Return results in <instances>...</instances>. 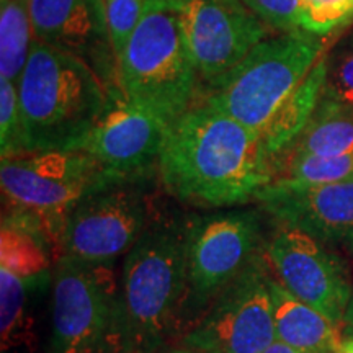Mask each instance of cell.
Here are the masks:
<instances>
[{
	"label": "cell",
	"instance_id": "24",
	"mask_svg": "<svg viewBox=\"0 0 353 353\" xmlns=\"http://www.w3.org/2000/svg\"><path fill=\"white\" fill-rule=\"evenodd\" d=\"M0 151L2 159L23 154L19 87L6 79H0Z\"/></svg>",
	"mask_w": 353,
	"mask_h": 353
},
{
	"label": "cell",
	"instance_id": "14",
	"mask_svg": "<svg viewBox=\"0 0 353 353\" xmlns=\"http://www.w3.org/2000/svg\"><path fill=\"white\" fill-rule=\"evenodd\" d=\"M34 39L90 65L112 90L123 92L103 0H30Z\"/></svg>",
	"mask_w": 353,
	"mask_h": 353
},
{
	"label": "cell",
	"instance_id": "29",
	"mask_svg": "<svg viewBox=\"0 0 353 353\" xmlns=\"http://www.w3.org/2000/svg\"><path fill=\"white\" fill-rule=\"evenodd\" d=\"M343 330H345L347 337L353 339V296L350 299V304H348L345 322H343Z\"/></svg>",
	"mask_w": 353,
	"mask_h": 353
},
{
	"label": "cell",
	"instance_id": "32",
	"mask_svg": "<svg viewBox=\"0 0 353 353\" xmlns=\"http://www.w3.org/2000/svg\"><path fill=\"white\" fill-rule=\"evenodd\" d=\"M352 20H353V0H352Z\"/></svg>",
	"mask_w": 353,
	"mask_h": 353
},
{
	"label": "cell",
	"instance_id": "7",
	"mask_svg": "<svg viewBox=\"0 0 353 353\" xmlns=\"http://www.w3.org/2000/svg\"><path fill=\"white\" fill-rule=\"evenodd\" d=\"M50 353H121L120 285L112 263L56 260Z\"/></svg>",
	"mask_w": 353,
	"mask_h": 353
},
{
	"label": "cell",
	"instance_id": "15",
	"mask_svg": "<svg viewBox=\"0 0 353 353\" xmlns=\"http://www.w3.org/2000/svg\"><path fill=\"white\" fill-rule=\"evenodd\" d=\"M280 224L353 249V176L325 185H267L255 198Z\"/></svg>",
	"mask_w": 353,
	"mask_h": 353
},
{
	"label": "cell",
	"instance_id": "6",
	"mask_svg": "<svg viewBox=\"0 0 353 353\" xmlns=\"http://www.w3.org/2000/svg\"><path fill=\"white\" fill-rule=\"evenodd\" d=\"M126 180L108 172L83 151H43L2 159L0 185L8 210L32 216L41 224L54 245L70 211L83 198Z\"/></svg>",
	"mask_w": 353,
	"mask_h": 353
},
{
	"label": "cell",
	"instance_id": "23",
	"mask_svg": "<svg viewBox=\"0 0 353 353\" xmlns=\"http://www.w3.org/2000/svg\"><path fill=\"white\" fill-rule=\"evenodd\" d=\"M322 95L353 107V32L325 52V81Z\"/></svg>",
	"mask_w": 353,
	"mask_h": 353
},
{
	"label": "cell",
	"instance_id": "17",
	"mask_svg": "<svg viewBox=\"0 0 353 353\" xmlns=\"http://www.w3.org/2000/svg\"><path fill=\"white\" fill-rule=\"evenodd\" d=\"M270 291L276 339L299 353H339L343 341L342 327L294 298L275 276L270 278Z\"/></svg>",
	"mask_w": 353,
	"mask_h": 353
},
{
	"label": "cell",
	"instance_id": "31",
	"mask_svg": "<svg viewBox=\"0 0 353 353\" xmlns=\"http://www.w3.org/2000/svg\"><path fill=\"white\" fill-rule=\"evenodd\" d=\"M176 353H196V352H192V350H190V352H176Z\"/></svg>",
	"mask_w": 353,
	"mask_h": 353
},
{
	"label": "cell",
	"instance_id": "10",
	"mask_svg": "<svg viewBox=\"0 0 353 353\" xmlns=\"http://www.w3.org/2000/svg\"><path fill=\"white\" fill-rule=\"evenodd\" d=\"M265 259L286 291L343 329L353 288L342 259L314 237L280 223L265 244Z\"/></svg>",
	"mask_w": 353,
	"mask_h": 353
},
{
	"label": "cell",
	"instance_id": "18",
	"mask_svg": "<svg viewBox=\"0 0 353 353\" xmlns=\"http://www.w3.org/2000/svg\"><path fill=\"white\" fill-rule=\"evenodd\" d=\"M281 156H353V107L322 95L306 126Z\"/></svg>",
	"mask_w": 353,
	"mask_h": 353
},
{
	"label": "cell",
	"instance_id": "20",
	"mask_svg": "<svg viewBox=\"0 0 353 353\" xmlns=\"http://www.w3.org/2000/svg\"><path fill=\"white\" fill-rule=\"evenodd\" d=\"M33 41L30 0H0V79L19 82Z\"/></svg>",
	"mask_w": 353,
	"mask_h": 353
},
{
	"label": "cell",
	"instance_id": "9",
	"mask_svg": "<svg viewBox=\"0 0 353 353\" xmlns=\"http://www.w3.org/2000/svg\"><path fill=\"white\" fill-rule=\"evenodd\" d=\"M270 267L257 255L193 327L185 345L196 353H262L276 341Z\"/></svg>",
	"mask_w": 353,
	"mask_h": 353
},
{
	"label": "cell",
	"instance_id": "16",
	"mask_svg": "<svg viewBox=\"0 0 353 353\" xmlns=\"http://www.w3.org/2000/svg\"><path fill=\"white\" fill-rule=\"evenodd\" d=\"M51 259L57 260L56 250L41 224L32 216L8 210L0 228V270L37 286L50 275Z\"/></svg>",
	"mask_w": 353,
	"mask_h": 353
},
{
	"label": "cell",
	"instance_id": "21",
	"mask_svg": "<svg viewBox=\"0 0 353 353\" xmlns=\"http://www.w3.org/2000/svg\"><path fill=\"white\" fill-rule=\"evenodd\" d=\"M270 183L268 185H325L353 176V156L316 157L281 156L270 157Z\"/></svg>",
	"mask_w": 353,
	"mask_h": 353
},
{
	"label": "cell",
	"instance_id": "11",
	"mask_svg": "<svg viewBox=\"0 0 353 353\" xmlns=\"http://www.w3.org/2000/svg\"><path fill=\"white\" fill-rule=\"evenodd\" d=\"M260 241L255 211L190 218L187 304L203 306L218 296L257 257Z\"/></svg>",
	"mask_w": 353,
	"mask_h": 353
},
{
	"label": "cell",
	"instance_id": "3",
	"mask_svg": "<svg viewBox=\"0 0 353 353\" xmlns=\"http://www.w3.org/2000/svg\"><path fill=\"white\" fill-rule=\"evenodd\" d=\"M190 219L157 218L126 254L120 281L121 353H149L188 299Z\"/></svg>",
	"mask_w": 353,
	"mask_h": 353
},
{
	"label": "cell",
	"instance_id": "13",
	"mask_svg": "<svg viewBox=\"0 0 353 353\" xmlns=\"http://www.w3.org/2000/svg\"><path fill=\"white\" fill-rule=\"evenodd\" d=\"M169 126L170 123L151 110L132 103L125 94H117L76 151L87 152L120 176H148L157 169Z\"/></svg>",
	"mask_w": 353,
	"mask_h": 353
},
{
	"label": "cell",
	"instance_id": "12",
	"mask_svg": "<svg viewBox=\"0 0 353 353\" xmlns=\"http://www.w3.org/2000/svg\"><path fill=\"white\" fill-rule=\"evenodd\" d=\"M198 74L206 83L236 68L267 37L263 21L242 0H179Z\"/></svg>",
	"mask_w": 353,
	"mask_h": 353
},
{
	"label": "cell",
	"instance_id": "30",
	"mask_svg": "<svg viewBox=\"0 0 353 353\" xmlns=\"http://www.w3.org/2000/svg\"><path fill=\"white\" fill-rule=\"evenodd\" d=\"M339 353H353V339L352 337H345L342 341V345H341V350Z\"/></svg>",
	"mask_w": 353,
	"mask_h": 353
},
{
	"label": "cell",
	"instance_id": "1",
	"mask_svg": "<svg viewBox=\"0 0 353 353\" xmlns=\"http://www.w3.org/2000/svg\"><path fill=\"white\" fill-rule=\"evenodd\" d=\"M157 170L170 195L205 208L255 200L272 179L257 132L205 100L170 123Z\"/></svg>",
	"mask_w": 353,
	"mask_h": 353
},
{
	"label": "cell",
	"instance_id": "25",
	"mask_svg": "<svg viewBox=\"0 0 353 353\" xmlns=\"http://www.w3.org/2000/svg\"><path fill=\"white\" fill-rule=\"evenodd\" d=\"M105 17L118 64L138 26L144 10V0H103Z\"/></svg>",
	"mask_w": 353,
	"mask_h": 353
},
{
	"label": "cell",
	"instance_id": "4",
	"mask_svg": "<svg viewBox=\"0 0 353 353\" xmlns=\"http://www.w3.org/2000/svg\"><path fill=\"white\" fill-rule=\"evenodd\" d=\"M198 77L179 0H144L143 17L120 59L123 94L172 123L195 103Z\"/></svg>",
	"mask_w": 353,
	"mask_h": 353
},
{
	"label": "cell",
	"instance_id": "19",
	"mask_svg": "<svg viewBox=\"0 0 353 353\" xmlns=\"http://www.w3.org/2000/svg\"><path fill=\"white\" fill-rule=\"evenodd\" d=\"M325 81V52L303 82L291 92L260 134L268 156H275L301 132L319 103Z\"/></svg>",
	"mask_w": 353,
	"mask_h": 353
},
{
	"label": "cell",
	"instance_id": "2",
	"mask_svg": "<svg viewBox=\"0 0 353 353\" xmlns=\"http://www.w3.org/2000/svg\"><path fill=\"white\" fill-rule=\"evenodd\" d=\"M19 87L23 154L76 151L117 94L90 65L34 39Z\"/></svg>",
	"mask_w": 353,
	"mask_h": 353
},
{
	"label": "cell",
	"instance_id": "8",
	"mask_svg": "<svg viewBox=\"0 0 353 353\" xmlns=\"http://www.w3.org/2000/svg\"><path fill=\"white\" fill-rule=\"evenodd\" d=\"M145 179L120 180L83 198L65 221L57 259L113 263L130 252L151 224Z\"/></svg>",
	"mask_w": 353,
	"mask_h": 353
},
{
	"label": "cell",
	"instance_id": "26",
	"mask_svg": "<svg viewBox=\"0 0 353 353\" xmlns=\"http://www.w3.org/2000/svg\"><path fill=\"white\" fill-rule=\"evenodd\" d=\"M303 30L325 34L352 20V0H301Z\"/></svg>",
	"mask_w": 353,
	"mask_h": 353
},
{
	"label": "cell",
	"instance_id": "22",
	"mask_svg": "<svg viewBox=\"0 0 353 353\" xmlns=\"http://www.w3.org/2000/svg\"><path fill=\"white\" fill-rule=\"evenodd\" d=\"M33 286L10 272L0 270V330H2V350L21 342L26 330V304L28 291Z\"/></svg>",
	"mask_w": 353,
	"mask_h": 353
},
{
	"label": "cell",
	"instance_id": "27",
	"mask_svg": "<svg viewBox=\"0 0 353 353\" xmlns=\"http://www.w3.org/2000/svg\"><path fill=\"white\" fill-rule=\"evenodd\" d=\"M265 25L280 33L303 30L301 0H242Z\"/></svg>",
	"mask_w": 353,
	"mask_h": 353
},
{
	"label": "cell",
	"instance_id": "5",
	"mask_svg": "<svg viewBox=\"0 0 353 353\" xmlns=\"http://www.w3.org/2000/svg\"><path fill=\"white\" fill-rule=\"evenodd\" d=\"M322 34L307 30L265 38L236 68L206 83L205 101L260 136L273 114L324 54Z\"/></svg>",
	"mask_w": 353,
	"mask_h": 353
},
{
	"label": "cell",
	"instance_id": "28",
	"mask_svg": "<svg viewBox=\"0 0 353 353\" xmlns=\"http://www.w3.org/2000/svg\"><path fill=\"white\" fill-rule=\"evenodd\" d=\"M262 353H299V352L296 350V348L288 345V343L280 341V339H276V341L273 342L272 345L268 347L267 350H263Z\"/></svg>",
	"mask_w": 353,
	"mask_h": 353
}]
</instances>
